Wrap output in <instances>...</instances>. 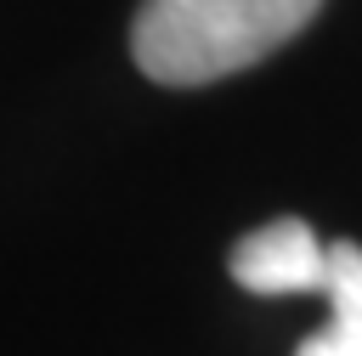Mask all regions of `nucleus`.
I'll list each match as a JSON object with an SVG mask.
<instances>
[{
	"label": "nucleus",
	"instance_id": "3",
	"mask_svg": "<svg viewBox=\"0 0 362 356\" xmlns=\"http://www.w3.org/2000/svg\"><path fill=\"white\" fill-rule=\"evenodd\" d=\"M322 299H328V322L294 356H362V249L356 243H328Z\"/></svg>",
	"mask_w": 362,
	"mask_h": 356
},
{
	"label": "nucleus",
	"instance_id": "2",
	"mask_svg": "<svg viewBox=\"0 0 362 356\" xmlns=\"http://www.w3.org/2000/svg\"><path fill=\"white\" fill-rule=\"evenodd\" d=\"M232 283L249 294H322L328 249L300 215H277L232 243Z\"/></svg>",
	"mask_w": 362,
	"mask_h": 356
},
{
	"label": "nucleus",
	"instance_id": "1",
	"mask_svg": "<svg viewBox=\"0 0 362 356\" xmlns=\"http://www.w3.org/2000/svg\"><path fill=\"white\" fill-rule=\"evenodd\" d=\"M322 0H141L130 23L136 68L158 85H209L288 45Z\"/></svg>",
	"mask_w": 362,
	"mask_h": 356
}]
</instances>
